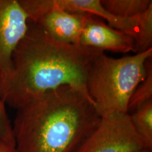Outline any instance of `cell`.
<instances>
[{"label": "cell", "mask_w": 152, "mask_h": 152, "mask_svg": "<svg viewBox=\"0 0 152 152\" xmlns=\"http://www.w3.org/2000/svg\"><path fill=\"white\" fill-rule=\"evenodd\" d=\"M102 52L61 42L29 22L13 56L12 75L4 102L18 110L62 87H71L90 98L87 72L93 59Z\"/></svg>", "instance_id": "cell-1"}, {"label": "cell", "mask_w": 152, "mask_h": 152, "mask_svg": "<svg viewBox=\"0 0 152 152\" xmlns=\"http://www.w3.org/2000/svg\"><path fill=\"white\" fill-rule=\"evenodd\" d=\"M101 116L92 101L70 87L51 91L17 110V152H77Z\"/></svg>", "instance_id": "cell-2"}, {"label": "cell", "mask_w": 152, "mask_h": 152, "mask_svg": "<svg viewBox=\"0 0 152 152\" xmlns=\"http://www.w3.org/2000/svg\"><path fill=\"white\" fill-rule=\"evenodd\" d=\"M152 49L115 58L101 53L91 63L87 75V90L101 117L128 113L130 98L145 78Z\"/></svg>", "instance_id": "cell-3"}, {"label": "cell", "mask_w": 152, "mask_h": 152, "mask_svg": "<svg viewBox=\"0 0 152 152\" xmlns=\"http://www.w3.org/2000/svg\"><path fill=\"white\" fill-rule=\"evenodd\" d=\"M147 149L128 113L101 117L95 130L77 152H137Z\"/></svg>", "instance_id": "cell-4"}, {"label": "cell", "mask_w": 152, "mask_h": 152, "mask_svg": "<svg viewBox=\"0 0 152 152\" xmlns=\"http://www.w3.org/2000/svg\"><path fill=\"white\" fill-rule=\"evenodd\" d=\"M29 20L18 0H0V97L4 99L12 75L13 56L26 35Z\"/></svg>", "instance_id": "cell-5"}, {"label": "cell", "mask_w": 152, "mask_h": 152, "mask_svg": "<svg viewBox=\"0 0 152 152\" xmlns=\"http://www.w3.org/2000/svg\"><path fill=\"white\" fill-rule=\"evenodd\" d=\"M30 22L49 11L63 10L84 13L105 20L111 28L134 37L138 27L139 16L123 18L113 16L104 8L101 0H18Z\"/></svg>", "instance_id": "cell-6"}, {"label": "cell", "mask_w": 152, "mask_h": 152, "mask_svg": "<svg viewBox=\"0 0 152 152\" xmlns=\"http://www.w3.org/2000/svg\"><path fill=\"white\" fill-rule=\"evenodd\" d=\"M79 45L117 53H134V38L111 28L102 19L92 15L82 33Z\"/></svg>", "instance_id": "cell-7"}, {"label": "cell", "mask_w": 152, "mask_h": 152, "mask_svg": "<svg viewBox=\"0 0 152 152\" xmlns=\"http://www.w3.org/2000/svg\"><path fill=\"white\" fill-rule=\"evenodd\" d=\"M91 14L53 10L43 14L35 21L53 39L68 45H79L82 33Z\"/></svg>", "instance_id": "cell-8"}, {"label": "cell", "mask_w": 152, "mask_h": 152, "mask_svg": "<svg viewBox=\"0 0 152 152\" xmlns=\"http://www.w3.org/2000/svg\"><path fill=\"white\" fill-rule=\"evenodd\" d=\"M104 7L113 16L123 18L140 16L152 4L151 0H101Z\"/></svg>", "instance_id": "cell-9"}, {"label": "cell", "mask_w": 152, "mask_h": 152, "mask_svg": "<svg viewBox=\"0 0 152 152\" xmlns=\"http://www.w3.org/2000/svg\"><path fill=\"white\" fill-rule=\"evenodd\" d=\"M129 115L134 129L146 147L152 150V100L147 102Z\"/></svg>", "instance_id": "cell-10"}, {"label": "cell", "mask_w": 152, "mask_h": 152, "mask_svg": "<svg viewBox=\"0 0 152 152\" xmlns=\"http://www.w3.org/2000/svg\"><path fill=\"white\" fill-rule=\"evenodd\" d=\"M134 42V54L152 49V4L139 16L137 30Z\"/></svg>", "instance_id": "cell-11"}, {"label": "cell", "mask_w": 152, "mask_h": 152, "mask_svg": "<svg viewBox=\"0 0 152 152\" xmlns=\"http://www.w3.org/2000/svg\"><path fill=\"white\" fill-rule=\"evenodd\" d=\"M152 100V63L148 62L147 73L144 80L138 85L131 96L128 104V113L131 114L139 107Z\"/></svg>", "instance_id": "cell-12"}, {"label": "cell", "mask_w": 152, "mask_h": 152, "mask_svg": "<svg viewBox=\"0 0 152 152\" xmlns=\"http://www.w3.org/2000/svg\"><path fill=\"white\" fill-rule=\"evenodd\" d=\"M0 140L15 147L13 125L7 113L6 104L0 97Z\"/></svg>", "instance_id": "cell-13"}, {"label": "cell", "mask_w": 152, "mask_h": 152, "mask_svg": "<svg viewBox=\"0 0 152 152\" xmlns=\"http://www.w3.org/2000/svg\"><path fill=\"white\" fill-rule=\"evenodd\" d=\"M0 152H17L16 147L0 140Z\"/></svg>", "instance_id": "cell-14"}, {"label": "cell", "mask_w": 152, "mask_h": 152, "mask_svg": "<svg viewBox=\"0 0 152 152\" xmlns=\"http://www.w3.org/2000/svg\"><path fill=\"white\" fill-rule=\"evenodd\" d=\"M137 152H152V150L149 149H143V150H142V151H140Z\"/></svg>", "instance_id": "cell-15"}]
</instances>
